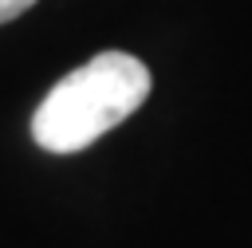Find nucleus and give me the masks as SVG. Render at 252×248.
I'll list each match as a JSON object with an SVG mask.
<instances>
[{
  "mask_svg": "<svg viewBox=\"0 0 252 248\" xmlns=\"http://www.w3.org/2000/svg\"><path fill=\"white\" fill-rule=\"evenodd\" d=\"M150 94V71L126 51H98L63 75L32 114V138L47 154H75L126 122Z\"/></svg>",
  "mask_w": 252,
  "mask_h": 248,
  "instance_id": "f257e3e1",
  "label": "nucleus"
},
{
  "mask_svg": "<svg viewBox=\"0 0 252 248\" xmlns=\"http://www.w3.org/2000/svg\"><path fill=\"white\" fill-rule=\"evenodd\" d=\"M32 4H35V0H0V24H8V20H16V16H24Z\"/></svg>",
  "mask_w": 252,
  "mask_h": 248,
  "instance_id": "f03ea898",
  "label": "nucleus"
}]
</instances>
